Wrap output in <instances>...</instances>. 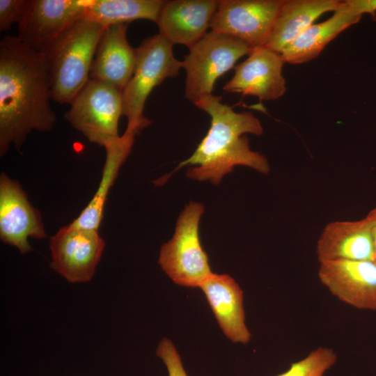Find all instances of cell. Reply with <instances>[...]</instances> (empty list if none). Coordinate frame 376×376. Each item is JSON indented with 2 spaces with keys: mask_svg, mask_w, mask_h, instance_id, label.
I'll return each mask as SVG.
<instances>
[{
  "mask_svg": "<svg viewBox=\"0 0 376 376\" xmlns=\"http://www.w3.org/2000/svg\"><path fill=\"white\" fill-rule=\"evenodd\" d=\"M137 133L127 129L122 136L104 148L106 159L97 191L92 199L72 223L79 227L98 230L109 190L118 175L120 167L131 152Z\"/></svg>",
  "mask_w": 376,
  "mask_h": 376,
  "instance_id": "obj_20",
  "label": "cell"
},
{
  "mask_svg": "<svg viewBox=\"0 0 376 376\" xmlns=\"http://www.w3.org/2000/svg\"><path fill=\"white\" fill-rule=\"evenodd\" d=\"M104 246L98 230L83 228L71 222L50 237V266L70 283L89 281Z\"/></svg>",
  "mask_w": 376,
  "mask_h": 376,
  "instance_id": "obj_9",
  "label": "cell"
},
{
  "mask_svg": "<svg viewBox=\"0 0 376 376\" xmlns=\"http://www.w3.org/2000/svg\"><path fill=\"white\" fill-rule=\"evenodd\" d=\"M105 26L84 16L43 53L50 78L52 99L70 104L90 79L99 41Z\"/></svg>",
  "mask_w": 376,
  "mask_h": 376,
  "instance_id": "obj_3",
  "label": "cell"
},
{
  "mask_svg": "<svg viewBox=\"0 0 376 376\" xmlns=\"http://www.w3.org/2000/svg\"><path fill=\"white\" fill-rule=\"evenodd\" d=\"M283 0H219L210 23L211 31L265 47Z\"/></svg>",
  "mask_w": 376,
  "mask_h": 376,
  "instance_id": "obj_8",
  "label": "cell"
},
{
  "mask_svg": "<svg viewBox=\"0 0 376 376\" xmlns=\"http://www.w3.org/2000/svg\"><path fill=\"white\" fill-rule=\"evenodd\" d=\"M46 233L40 212L29 202L19 183L0 175V238L22 254L32 250L29 237L43 239Z\"/></svg>",
  "mask_w": 376,
  "mask_h": 376,
  "instance_id": "obj_11",
  "label": "cell"
},
{
  "mask_svg": "<svg viewBox=\"0 0 376 376\" xmlns=\"http://www.w3.org/2000/svg\"><path fill=\"white\" fill-rule=\"evenodd\" d=\"M284 63L281 54L266 47L253 49L248 58L234 68V75L223 89L260 100H276L286 90L282 75Z\"/></svg>",
  "mask_w": 376,
  "mask_h": 376,
  "instance_id": "obj_13",
  "label": "cell"
},
{
  "mask_svg": "<svg viewBox=\"0 0 376 376\" xmlns=\"http://www.w3.org/2000/svg\"><path fill=\"white\" fill-rule=\"evenodd\" d=\"M70 104L64 117L91 143L105 148L120 137L118 121L123 115L120 89L90 79Z\"/></svg>",
  "mask_w": 376,
  "mask_h": 376,
  "instance_id": "obj_7",
  "label": "cell"
},
{
  "mask_svg": "<svg viewBox=\"0 0 376 376\" xmlns=\"http://www.w3.org/2000/svg\"><path fill=\"white\" fill-rule=\"evenodd\" d=\"M218 4L217 0L164 1L156 22L159 34L189 49L207 33Z\"/></svg>",
  "mask_w": 376,
  "mask_h": 376,
  "instance_id": "obj_14",
  "label": "cell"
},
{
  "mask_svg": "<svg viewBox=\"0 0 376 376\" xmlns=\"http://www.w3.org/2000/svg\"><path fill=\"white\" fill-rule=\"evenodd\" d=\"M224 334L233 343H248L251 332L245 323L243 291L228 274L212 273L199 287Z\"/></svg>",
  "mask_w": 376,
  "mask_h": 376,
  "instance_id": "obj_15",
  "label": "cell"
},
{
  "mask_svg": "<svg viewBox=\"0 0 376 376\" xmlns=\"http://www.w3.org/2000/svg\"><path fill=\"white\" fill-rule=\"evenodd\" d=\"M173 46L158 33L144 39L136 48L133 75L122 91L127 129L138 133L152 123L143 116L147 98L154 88L166 78L177 77L182 68V61L174 56Z\"/></svg>",
  "mask_w": 376,
  "mask_h": 376,
  "instance_id": "obj_4",
  "label": "cell"
},
{
  "mask_svg": "<svg viewBox=\"0 0 376 376\" xmlns=\"http://www.w3.org/2000/svg\"><path fill=\"white\" fill-rule=\"evenodd\" d=\"M91 0H31L17 24L19 40L45 53L75 22L84 16Z\"/></svg>",
  "mask_w": 376,
  "mask_h": 376,
  "instance_id": "obj_10",
  "label": "cell"
},
{
  "mask_svg": "<svg viewBox=\"0 0 376 376\" xmlns=\"http://www.w3.org/2000/svg\"><path fill=\"white\" fill-rule=\"evenodd\" d=\"M342 3L338 0H283L265 47L281 54L316 19L336 11Z\"/></svg>",
  "mask_w": 376,
  "mask_h": 376,
  "instance_id": "obj_19",
  "label": "cell"
},
{
  "mask_svg": "<svg viewBox=\"0 0 376 376\" xmlns=\"http://www.w3.org/2000/svg\"><path fill=\"white\" fill-rule=\"evenodd\" d=\"M204 212L202 203L190 202L179 215L172 238L159 251V265L176 284L200 287L210 275L208 257L199 235V223Z\"/></svg>",
  "mask_w": 376,
  "mask_h": 376,
  "instance_id": "obj_6",
  "label": "cell"
},
{
  "mask_svg": "<svg viewBox=\"0 0 376 376\" xmlns=\"http://www.w3.org/2000/svg\"><path fill=\"white\" fill-rule=\"evenodd\" d=\"M210 117V127L192 155L179 164L175 171L185 166L187 176L218 185L236 166H245L267 174V158L250 149L244 134L261 135L263 128L258 118L249 111L235 112L221 97L213 94L195 104Z\"/></svg>",
  "mask_w": 376,
  "mask_h": 376,
  "instance_id": "obj_2",
  "label": "cell"
},
{
  "mask_svg": "<svg viewBox=\"0 0 376 376\" xmlns=\"http://www.w3.org/2000/svg\"><path fill=\"white\" fill-rule=\"evenodd\" d=\"M31 0H0V31H9L26 13Z\"/></svg>",
  "mask_w": 376,
  "mask_h": 376,
  "instance_id": "obj_23",
  "label": "cell"
},
{
  "mask_svg": "<svg viewBox=\"0 0 376 376\" xmlns=\"http://www.w3.org/2000/svg\"><path fill=\"white\" fill-rule=\"evenodd\" d=\"M162 0H91L84 17L105 27L137 19L156 22Z\"/></svg>",
  "mask_w": 376,
  "mask_h": 376,
  "instance_id": "obj_21",
  "label": "cell"
},
{
  "mask_svg": "<svg viewBox=\"0 0 376 376\" xmlns=\"http://www.w3.org/2000/svg\"><path fill=\"white\" fill-rule=\"evenodd\" d=\"M127 25L107 26L99 41L90 79L104 82L123 91L131 79L136 60V48L127 39Z\"/></svg>",
  "mask_w": 376,
  "mask_h": 376,
  "instance_id": "obj_16",
  "label": "cell"
},
{
  "mask_svg": "<svg viewBox=\"0 0 376 376\" xmlns=\"http://www.w3.org/2000/svg\"><path fill=\"white\" fill-rule=\"evenodd\" d=\"M318 277L341 301L359 309L376 310V263L338 260L320 263Z\"/></svg>",
  "mask_w": 376,
  "mask_h": 376,
  "instance_id": "obj_12",
  "label": "cell"
},
{
  "mask_svg": "<svg viewBox=\"0 0 376 376\" xmlns=\"http://www.w3.org/2000/svg\"><path fill=\"white\" fill-rule=\"evenodd\" d=\"M347 3L362 15H374L376 11V0H347Z\"/></svg>",
  "mask_w": 376,
  "mask_h": 376,
  "instance_id": "obj_25",
  "label": "cell"
},
{
  "mask_svg": "<svg viewBox=\"0 0 376 376\" xmlns=\"http://www.w3.org/2000/svg\"><path fill=\"white\" fill-rule=\"evenodd\" d=\"M361 16L346 1H343L331 17L313 24L283 49L284 62L301 64L316 58L331 40L357 23Z\"/></svg>",
  "mask_w": 376,
  "mask_h": 376,
  "instance_id": "obj_18",
  "label": "cell"
},
{
  "mask_svg": "<svg viewBox=\"0 0 376 376\" xmlns=\"http://www.w3.org/2000/svg\"><path fill=\"white\" fill-rule=\"evenodd\" d=\"M51 82L43 53L17 36L0 41V155L11 145L19 151L33 130L49 132L56 113L52 109Z\"/></svg>",
  "mask_w": 376,
  "mask_h": 376,
  "instance_id": "obj_1",
  "label": "cell"
},
{
  "mask_svg": "<svg viewBox=\"0 0 376 376\" xmlns=\"http://www.w3.org/2000/svg\"><path fill=\"white\" fill-rule=\"evenodd\" d=\"M156 354L165 364L169 376H188L180 357L170 340L163 338L157 346Z\"/></svg>",
  "mask_w": 376,
  "mask_h": 376,
  "instance_id": "obj_24",
  "label": "cell"
},
{
  "mask_svg": "<svg viewBox=\"0 0 376 376\" xmlns=\"http://www.w3.org/2000/svg\"><path fill=\"white\" fill-rule=\"evenodd\" d=\"M336 360L337 355L334 350L319 347L303 359L292 363L287 371L277 376H323Z\"/></svg>",
  "mask_w": 376,
  "mask_h": 376,
  "instance_id": "obj_22",
  "label": "cell"
},
{
  "mask_svg": "<svg viewBox=\"0 0 376 376\" xmlns=\"http://www.w3.org/2000/svg\"><path fill=\"white\" fill-rule=\"evenodd\" d=\"M252 50L239 38L214 31L207 32L189 48L182 61L186 72L185 97L196 104L212 95L217 79Z\"/></svg>",
  "mask_w": 376,
  "mask_h": 376,
  "instance_id": "obj_5",
  "label": "cell"
},
{
  "mask_svg": "<svg viewBox=\"0 0 376 376\" xmlns=\"http://www.w3.org/2000/svg\"><path fill=\"white\" fill-rule=\"evenodd\" d=\"M319 262L338 260L375 261V246L370 222L337 221L328 224L317 242Z\"/></svg>",
  "mask_w": 376,
  "mask_h": 376,
  "instance_id": "obj_17",
  "label": "cell"
},
{
  "mask_svg": "<svg viewBox=\"0 0 376 376\" xmlns=\"http://www.w3.org/2000/svg\"><path fill=\"white\" fill-rule=\"evenodd\" d=\"M366 217L370 222L371 229H372V233H373V241H374V246H375V261L374 262L376 263V207L371 210Z\"/></svg>",
  "mask_w": 376,
  "mask_h": 376,
  "instance_id": "obj_26",
  "label": "cell"
}]
</instances>
